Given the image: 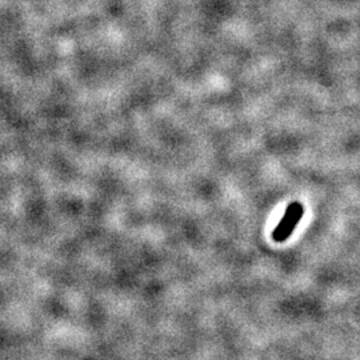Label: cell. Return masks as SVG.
<instances>
[{"instance_id": "obj_1", "label": "cell", "mask_w": 360, "mask_h": 360, "mask_svg": "<svg viewBox=\"0 0 360 360\" xmlns=\"http://www.w3.org/2000/svg\"><path fill=\"white\" fill-rule=\"evenodd\" d=\"M303 214H304V208L302 203H299V202L291 203L290 206L287 207L283 218L279 221V224L272 231V239L278 243L285 242L292 235L296 226L303 218Z\"/></svg>"}]
</instances>
